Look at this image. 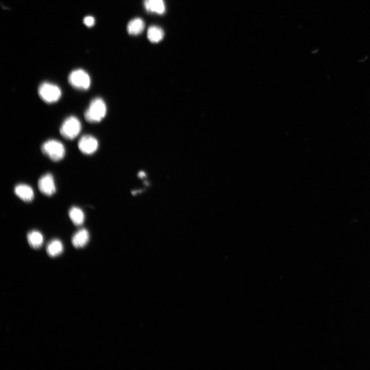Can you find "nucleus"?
<instances>
[{
	"label": "nucleus",
	"instance_id": "16",
	"mask_svg": "<svg viewBox=\"0 0 370 370\" xmlns=\"http://www.w3.org/2000/svg\"><path fill=\"white\" fill-rule=\"evenodd\" d=\"M84 23L87 26L91 27L94 25L95 19L91 16H88V17L84 18Z\"/></svg>",
	"mask_w": 370,
	"mask_h": 370
},
{
	"label": "nucleus",
	"instance_id": "6",
	"mask_svg": "<svg viewBox=\"0 0 370 370\" xmlns=\"http://www.w3.org/2000/svg\"><path fill=\"white\" fill-rule=\"evenodd\" d=\"M78 148L80 151L86 155L94 153L99 148V141L94 136L85 135L80 138Z\"/></svg>",
	"mask_w": 370,
	"mask_h": 370
},
{
	"label": "nucleus",
	"instance_id": "8",
	"mask_svg": "<svg viewBox=\"0 0 370 370\" xmlns=\"http://www.w3.org/2000/svg\"><path fill=\"white\" fill-rule=\"evenodd\" d=\"M14 192L16 196L25 202H30L34 198L33 188L26 184H19L16 185L14 188Z\"/></svg>",
	"mask_w": 370,
	"mask_h": 370
},
{
	"label": "nucleus",
	"instance_id": "12",
	"mask_svg": "<svg viewBox=\"0 0 370 370\" xmlns=\"http://www.w3.org/2000/svg\"><path fill=\"white\" fill-rule=\"evenodd\" d=\"M145 24L140 18H137L128 22L127 26L128 33L131 35H138L142 33Z\"/></svg>",
	"mask_w": 370,
	"mask_h": 370
},
{
	"label": "nucleus",
	"instance_id": "7",
	"mask_svg": "<svg viewBox=\"0 0 370 370\" xmlns=\"http://www.w3.org/2000/svg\"><path fill=\"white\" fill-rule=\"evenodd\" d=\"M38 188L43 195L51 197L56 191V188L53 175L47 173L42 175L38 181Z\"/></svg>",
	"mask_w": 370,
	"mask_h": 370
},
{
	"label": "nucleus",
	"instance_id": "2",
	"mask_svg": "<svg viewBox=\"0 0 370 370\" xmlns=\"http://www.w3.org/2000/svg\"><path fill=\"white\" fill-rule=\"evenodd\" d=\"M41 151L54 162L62 160L66 154V149L63 143L55 139H50L44 142Z\"/></svg>",
	"mask_w": 370,
	"mask_h": 370
},
{
	"label": "nucleus",
	"instance_id": "1",
	"mask_svg": "<svg viewBox=\"0 0 370 370\" xmlns=\"http://www.w3.org/2000/svg\"><path fill=\"white\" fill-rule=\"evenodd\" d=\"M107 114V106L104 101L100 98L93 99L85 113V118L88 123L101 122Z\"/></svg>",
	"mask_w": 370,
	"mask_h": 370
},
{
	"label": "nucleus",
	"instance_id": "11",
	"mask_svg": "<svg viewBox=\"0 0 370 370\" xmlns=\"http://www.w3.org/2000/svg\"><path fill=\"white\" fill-rule=\"evenodd\" d=\"M27 239L30 247L35 249L40 248L43 244V236L40 232L37 231H32L29 232Z\"/></svg>",
	"mask_w": 370,
	"mask_h": 370
},
{
	"label": "nucleus",
	"instance_id": "5",
	"mask_svg": "<svg viewBox=\"0 0 370 370\" xmlns=\"http://www.w3.org/2000/svg\"><path fill=\"white\" fill-rule=\"evenodd\" d=\"M68 81L74 88L79 90H88L91 86V78L89 75L82 69L72 71L69 75Z\"/></svg>",
	"mask_w": 370,
	"mask_h": 370
},
{
	"label": "nucleus",
	"instance_id": "9",
	"mask_svg": "<svg viewBox=\"0 0 370 370\" xmlns=\"http://www.w3.org/2000/svg\"><path fill=\"white\" fill-rule=\"evenodd\" d=\"M90 240L88 230L83 229L77 231L72 238V243L76 248H83L87 246Z\"/></svg>",
	"mask_w": 370,
	"mask_h": 370
},
{
	"label": "nucleus",
	"instance_id": "10",
	"mask_svg": "<svg viewBox=\"0 0 370 370\" xmlns=\"http://www.w3.org/2000/svg\"><path fill=\"white\" fill-rule=\"evenodd\" d=\"M144 5L148 12L162 14L165 11L164 0H144Z\"/></svg>",
	"mask_w": 370,
	"mask_h": 370
},
{
	"label": "nucleus",
	"instance_id": "4",
	"mask_svg": "<svg viewBox=\"0 0 370 370\" xmlns=\"http://www.w3.org/2000/svg\"><path fill=\"white\" fill-rule=\"evenodd\" d=\"M82 128L81 122L76 117L72 116L63 122L60 128V133L64 138L73 140L78 136Z\"/></svg>",
	"mask_w": 370,
	"mask_h": 370
},
{
	"label": "nucleus",
	"instance_id": "15",
	"mask_svg": "<svg viewBox=\"0 0 370 370\" xmlns=\"http://www.w3.org/2000/svg\"><path fill=\"white\" fill-rule=\"evenodd\" d=\"M147 36L151 42L158 43L163 39L164 31L158 26H151L148 29Z\"/></svg>",
	"mask_w": 370,
	"mask_h": 370
},
{
	"label": "nucleus",
	"instance_id": "3",
	"mask_svg": "<svg viewBox=\"0 0 370 370\" xmlns=\"http://www.w3.org/2000/svg\"><path fill=\"white\" fill-rule=\"evenodd\" d=\"M38 92L41 99L47 104L57 102L62 96L61 90L58 86L48 82L42 83Z\"/></svg>",
	"mask_w": 370,
	"mask_h": 370
},
{
	"label": "nucleus",
	"instance_id": "13",
	"mask_svg": "<svg viewBox=\"0 0 370 370\" xmlns=\"http://www.w3.org/2000/svg\"><path fill=\"white\" fill-rule=\"evenodd\" d=\"M70 219L76 227L82 225L85 220L84 212L79 207H72L69 212Z\"/></svg>",
	"mask_w": 370,
	"mask_h": 370
},
{
	"label": "nucleus",
	"instance_id": "14",
	"mask_svg": "<svg viewBox=\"0 0 370 370\" xmlns=\"http://www.w3.org/2000/svg\"><path fill=\"white\" fill-rule=\"evenodd\" d=\"M63 251V246L61 241L58 239H54L47 245L46 251L50 256H57L61 254Z\"/></svg>",
	"mask_w": 370,
	"mask_h": 370
}]
</instances>
